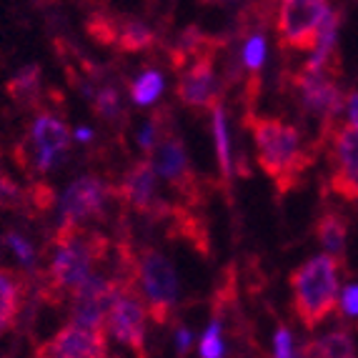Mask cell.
<instances>
[{
	"mask_svg": "<svg viewBox=\"0 0 358 358\" xmlns=\"http://www.w3.org/2000/svg\"><path fill=\"white\" fill-rule=\"evenodd\" d=\"M155 166L150 158L145 161H138L133 168H128V173L123 176L120 185L115 188V196L128 206V208L138 210L141 215L150 218V221H161V218H168L171 208L166 201H161L158 191H155Z\"/></svg>",
	"mask_w": 358,
	"mask_h": 358,
	"instance_id": "cell-13",
	"label": "cell"
},
{
	"mask_svg": "<svg viewBox=\"0 0 358 358\" xmlns=\"http://www.w3.org/2000/svg\"><path fill=\"white\" fill-rule=\"evenodd\" d=\"M71 138V128L66 120H60L53 113H41L30 126L28 143L15 148V158L28 173L30 171L45 173L60 161V155L68 153Z\"/></svg>",
	"mask_w": 358,
	"mask_h": 358,
	"instance_id": "cell-8",
	"label": "cell"
},
{
	"mask_svg": "<svg viewBox=\"0 0 358 358\" xmlns=\"http://www.w3.org/2000/svg\"><path fill=\"white\" fill-rule=\"evenodd\" d=\"M88 33L101 45H110L123 53H141L155 43V33L145 23L131 15L93 13L88 18Z\"/></svg>",
	"mask_w": 358,
	"mask_h": 358,
	"instance_id": "cell-12",
	"label": "cell"
},
{
	"mask_svg": "<svg viewBox=\"0 0 358 358\" xmlns=\"http://www.w3.org/2000/svg\"><path fill=\"white\" fill-rule=\"evenodd\" d=\"M263 60H266V41H263V36L248 38V43H245V48H243L245 68L251 73H256L258 68L263 66Z\"/></svg>",
	"mask_w": 358,
	"mask_h": 358,
	"instance_id": "cell-26",
	"label": "cell"
},
{
	"mask_svg": "<svg viewBox=\"0 0 358 358\" xmlns=\"http://www.w3.org/2000/svg\"><path fill=\"white\" fill-rule=\"evenodd\" d=\"M223 353H226V348H223V338H221V308L213 306V321H210L206 336L201 338V356L218 358Z\"/></svg>",
	"mask_w": 358,
	"mask_h": 358,
	"instance_id": "cell-23",
	"label": "cell"
},
{
	"mask_svg": "<svg viewBox=\"0 0 358 358\" xmlns=\"http://www.w3.org/2000/svg\"><path fill=\"white\" fill-rule=\"evenodd\" d=\"M215 53H218V41L208 38L193 55L180 63L178 73V101L188 108H213L221 103V83L215 78Z\"/></svg>",
	"mask_w": 358,
	"mask_h": 358,
	"instance_id": "cell-7",
	"label": "cell"
},
{
	"mask_svg": "<svg viewBox=\"0 0 358 358\" xmlns=\"http://www.w3.org/2000/svg\"><path fill=\"white\" fill-rule=\"evenodd\" d=\"M303 356H321V358H353L356 343L348 331H331L323 338L310 341L308 348H303Z\"/></svg>",
	"mask_w": 358,
	"mask_h": 358,
	"instance_id": "cell-19",
	"label": "cell"
},
{
	"mask_svg": "<svg viewBox=\"0 0 358 358\" xmlns=\"http://www.w3.org/2000/svg\"><path fill=\"white\" fill-rule=\"evenodd\" d=\"M341 310H343L348 318H358V283L343 288V296H341Z\"/></svg>",
	"mask_w": 358,
	"mask_h": 358,
	"instance_id": "cell-28",
	"label": "cell"
},
{
	"mask_svg": "<svg viewBox=\"0 0 358 358\" xmlns=\"http://www.w3.org/2000/svg\"><path fill=\"white\" fill-rule=\"evenodd\" d=\"M55 256L48 268V286L43 299L58 303L60 299H71L80 283L93 275V266L101 263L110 251V241L96 231H85L80 223H68L55 231L53 238Z\"/></svg>",
	"mask_w": 358,
	"mask_h": 358,
	"instance_id": "cell-1",
	"label": "cell"
},
{
	"mask_svg": "<svg viewBox=\"0 0 358 358\" xmlns=\"http://www.w3.org/2000/svg\"><path fill=\"white\" fill-rule=\"evenodd\" d=\"M161 93H163V76L155 71L143 73V76L131 85V96L138 106H150V103H155L161 98Z\"/></svg>",
	"mask_w": 358,
	"mask_h": 358,
	"instance_id": "cell-22",
	"label": "cell"
},
{
	"mask_svg": "<svg viewBox=\"0 0 358 358\" xmlns=\"http://www.w3.org/2000/svg\"><path fill=\"white\" fill-rule=\"evenodd\" d=\"M8 96L20 106H33L41 98V68L28 66L8 80Z\"/></svg>",
	"mask_w": 358,
	"mask_h": 358,
	"instance_id": "cell-20",
	"label": "cell"
},
{
	"mask_svg": "<svg viewBox=\"0 0 358 358\" xmlns=\"http://www.w3.org/2000/svg\"><path fill=\"white\" fill-rule=\"evenodd\" d=\"M346 110H348V120H351V126L358 128V90H353L351 96L346 98Z\"/></svg>",
	"mask_w": 358,
	"mask_h": 358,
	"instance_id": "cell-30",
	"label": "cell"
},
{
	"mask_svg": "<svg viewBox=\"0 0 358 358\" xmlns=\"http://www.w3.org/2000/svg\"><path fill=\"white\" fill-rule=\"evenodd\" d=\"M6 243L10 245L13 253L18 256V261L23 263L25 268H33V266H36L38 253H36V248L30 245V241L25 238V236H20V233L10 231V233H6Z\"/></svg>",
	"mask_w": 358,
	"mask_h": 358,
	"instance_id": "cell-25",
	"label": "cell"
},
{
	"mask_svg": "<svg viewBox=\"0 0 358 358\" xmlns=\"http://www.w3.org/2000/svg\"><path fill=\"white\" fill-rule=\"evenodd\" d=\"M123 286V273L115 278H106V275H90L88 281L73 291L71 296V318L80 326H90V329H106V318L110 303H113L115 293ZM108 331V329H106Z\"/></svg>",
	"mask_w": 358,
	"mask_h": 358,
	"instance_id": "cell-14",
	"label": "cell"
},
{
	"mask_svg": "<svg viewBox=\"0 0 358 358\" xmlns=\"http://www.w3.org/2000/svg\"><path fill=\"white\" fill-rule=\"evenodd\" d=\"M38 3H50V0H38Z\"/></svg>",
	"mask_w": 358,
	"mask_h": 358,
	"instance_id": "cell-34",
	"label": "cell"
},
{
	"mask_svg": "<svg viewBox=\"0 0 358 358\" xmlns=\"http://www.w3.org/2000/svg\"><path fill=\"white\" fill-rule=\"evenodd\" d=\"M338 73L341 71H329V68H301L296 73L293 85L299 88L301 103L310 115L321 118V123H326V131L334 126L336 115L343 108V96L338 88ZM323 131V133H326Z\"/></svg>",
	"mask_w": 358,
	"mask_h": 358,
	"instance_id": "cell-11",
	"label": "cell"
},
{
	"mask_svg": "<svg viewBox=\"0 0 358 358\" xmlns=\"http://www.w3.org/2000/svg\"><path fill=\"white\" fill-rule=\"evenodd\" d=\"M293 313L308 331L318 329L338 308V261L316 256L291 273Z\"/></svg>",
	"mask_w": 358,
	"mask_h": 358,
	"instance_id": "cell-3",
	"label": "cell"
},
{
	"mask_svg": "<svg viewBox=\"0 0 358 358\" xmlns=\"http://www.w3.org/2000/svg\"><path fill=\"white\" fill-rule=\"evenodd\" d=\"M76 138H78V141H90V138H93V133H90L88 128H80V131L76 133Z\"/></svg>",
	"mask_w": 358,
	"mask_h": 358,
	"instance_id": "cell-32",
	"label": "cell"
},
{
	"mask_svg": "<svg viewBox=\"0 0 358 358\" xmlns=\"http://www.w3.org/2000/svg\"><path fill=\"white\" fill-rule=\"evenodd\" d=\"M201 3H221V0H201Z\"/></svg>",
	"mask_w": 358,
	"mask_h": 358,
	"instance_id": "cell-33",
	"label": "cell"
},
{
	"mask_svg": "<svg viewBox=\"0 0 358 358\" xmlns=\"http://www.w3.org/2000/svg\"><path fill=\"white\" fill-rule=\"evenodd\" d=\"M323 138L329 141L331 191L346 203H358V128L334 123Z\"/></svg>",
	"mask_w": 358,
	"mask_h": 358,
	"instance_id": "cell-10",
	"label": "cell"
},
{
	"mask_svg": "<svg viewBox=\"0 0 358 358\" xmlns=\"http://www.w3.org/2000/svg\"><path fill=\"white\" fill-rule=\"evenodd\" d=\"M331 0H281L275 18V41L286 50H313Z\"/></svg>",
	"mask_w": 358,
	"mask_h": 358,
	"instance_id": "cell-6",
	"label": "cell"
},
{
	"mask_svg": "<svg viewBox=\"0 0 358 358\" xmlns=\"http://www.w3.org/2000/svg\"><path fill=\"white\" fill-rule=\"evenodd\" d=\"M136 275L138 288L143 291V303L153 323H158V326L171 323L176 301H178V275L173 271V263L161 251L145 245V248L136 251Z\"/></svg>",
	"mask_w": 358,
	"mask_h": 358,
	"instance_id": "cell-4",
	"label": "cell"
},
{
	"mask_svg": "<svg viewBox=\"0 0 358 358\" xmlns=\"http://www.w3.org/2000/svg\"><path fill=\"white\" fill-rule=\"evenodd\" d=\"M213 136H215V153H218V168H221L223 185H231V143H228L226 115L221 103L213 106Z\"/></svg>",
	"mask_w": 358,
	"mask_h": 358,
	"instance_id": "cell-21",
	"label": "cell"
},
{
	"mask_svg": "<svg viewBox=\"0 0 358 358\" xmlns=\"http://www.w3.org/2000/svg\"><path fill=\"white\" fill-rule=\"evenodd\" d=\"M316 236L329 256H334L338 263H346V236L348 221L338 210H326L316 221Z\"/></svg>",
	"mask_w": 358,
	"mask_h": 358,
	"instance_id": "cell-17",
	"label": "cell"
},
{
	"mask_svg": "<svg viewBox=\"0 0 358 358\" xmlns=\"http://www.w3.org/2000/svg\"><path fill=\"white\" fill-rule=\"evenodd\" d=\"M115 196V188L96 176H83L68 185L63 203H60V215L68 223H80L101 218L103 208L108 206V198Z\"/></svg>",
	"mask_w": 358,
	"mask_h": 358,
	"instance_id": "cell-15",
	"label": "cell"
},
{
	"mask_svg": "<svg viewBox=\"0 0 358 358\" xmlns=\"http://www.w3.org/2000/svg\"><path fill=\"white\" fill-rule=\"evenodd\" d=\"M245 126L253 133L258 166L275 183L278 193L296 188L313 166V155L306 153L299 128L271 115H245Z\"/></svg>",
	"mask_w": 358,
	"mask_h": 358,
	"instance_id": "cell-2",
	"label": "cell"
},
{
	"mask_svg": "<svg viewBox=\"0 0 358 358\" xmlns=\"http://www.w3.org/2000/svg\"><path fill=\"white\" fill-rule=\"evenodd\" d=\"M176 341H178V353H180V356H185V353H188V348H191V334H188V329H178Z\"/></svg>",
	"mask_w": 358,
	"mask_h": 358,
	"instance_id": "cell-31",
	"label": "cell"
},
{
	"mask_svg": "<svg viewBox=\"0 0 358 358\" xmlns=\"http://www.w3.org/2000/svg\"><path fill=\"white\" fill-rule=\"evenodd\" d=\"M20 278L13 271L0 268V331L15 326L20 310Z\"/></svg>",
	"mask_w": 358,
	"mask_h": 358,
	"instance_id": "cell-18",
	"label": "cell"
},
{
	"mask_svg": "<svg viewBox=\"0 0 358 358\" xmlns=\"http://www.w3.org/2000/svg\"><path fill=\"white\" fill-rule=\"evenodd\" d=\"M293 341H291V331L286 326H278L275 331V356L278 358H286V356H293Z\"/></svg>",
	"mask_w": 358,
	"mask_h": 358,
	"instance_id": "cell-29",
	"label": "cell"
},
{
	"mask_svg": "<svg viewBox=\"0 0 358 358\" xmlns=\"http://www.w3.org/2000/svg\"><path fill=\"white\" fill-rule=\"evenodd\" d=\"M55 203V193L48 183H36L30 188V206L36 210H48Z\"/></svg>",
	"mask_w": 358,
	"mask_h": 358,
	"instance_id": "cell-27",
	"label": "cell"
},
{
	"mask_svg": "<svg viewBox=\"0 0 358 358\" xmlns=\"http://www.w3.org/2000/svg\"><path fill=\"white\" fill-rule=\"evenodd\" d=\"M38 356H55V358H101L108 356V331L90 329L80 323H68L60 329L48 343L38 348Z\"/></svg>",
	"mask_w": 358,
	"mask_h": 358,
	"instance_id": "cell-16",
	"label": "cell"
},
{
	"mask_svg": "<svg viewBox=\"0 0 358 358\" xmlns=\"http://www.w3.org/2000/svg\"><path fill=\"white\" fill-rule=\"evenodd\" d=\"M148 158L153 161L155 173L161 176L188 206H198L201 201V178L193 171L188 153L183 148V141L176 136L173 131H168L166 136L148 150Z\"/></svg>",
	"mask_w": 358,
	"mask_h": 358,
	"instance_id": "cell-9",
	"label": "cell"
},
{
	"mask_svg": "<svg viewBox=\"0 0 358 358\" xmlns=\"http://www.w3.org/2000/svg\"><path fill=\"white\" fill-rule=\"evenodd\" d=\"M145 313H148V308H145L143 299H141L136 263L123 266V286H120L113 303H110L106 329L115 341L126 343L136 356L148 353L145 351Z\"/></svg>",
	"mask_w": 358,
	"mask_h": 358,
	"instance_id": "cell-5",
	"label": "cell"
},
{
	"mask_svg": "<svg viewBox=\"0 0 358 358\" xmlns=\"http://www.w3.org/2000/svg\"><path fill=\"white\" fill-rule=\"evenodd\" d=\"M93 98V110H96L101 118L106 120H118L120 118V98H118V90L106 85L101 88Z\"/></svg>",
	"mask_w": 358,
	"mask_h": 358,
	"instance_id": "cell-24",
	"label": "cell"
}]
</instances>
